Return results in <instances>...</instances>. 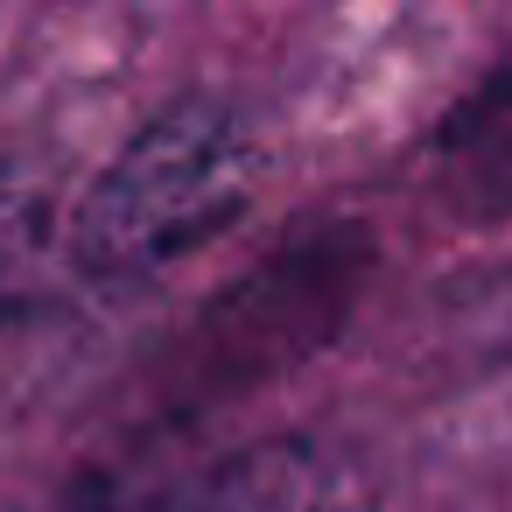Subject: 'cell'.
<instances>
[{
	"label": "cell",
	"mask_w": 512,
	"mask_h": 512,
	"mask_svg": "<svg viewBox=\"0 0 512 512\" xmlns=\"http://www.w3.org/2000/svg\"><path fill=\"white\" fill-rule=\"evenodd\" d=\"M267 183L260 134L225 99L148 113L64 218V267L92 288H134L225 239Z\"/></svg>",
	"instance_id": "obj_1"
},
{
	"label": "cell",
	"mask_w": 512,
	"mask_h": 512,
	"mask_svg": "<svg viewBox=\"0 0 512 512\" xmlns=\"http://www.w3.org/2000/svg\"><path fill=\"white\" fill-rule=\"evenodd\" d=\"M379 274V239L358 218H323L253 260L225 295H211L169 344L155 372L162 421H197L267 393L344 337Z\"/></svg>",
	"instance_id": "obj_2"
},
{
	"label": "cell",
	"mask_w": 512,
	"mask_h": 512,
	"mask_svg": "<svg viewBox=\"0 0 512 512\" xmlns=\"http://www.w3.org/2000/svg\"><path fill=\"white\" fill-rule=\"evenodd\" d=\"M113 512H379L372 463L337 435H267L218 463H197Z\"/></svg>",
	"instance_id": "obj_3"
},
{
	"label": "cell",
	"mask_w": 512,
	"mask_h": 512,
	"mask_svg": "<svg viewBox=\"0 0 512 512\" xmlns=\"http://www.w3.org/2000/svg\"><path fill=\"white\" fill-rule=\"evenodd\" d=\"M64 267V204L43 169L0 155V337L22 330Z\"/></svg>",
	"instance_id": "obj_4"
}]
</instances>
